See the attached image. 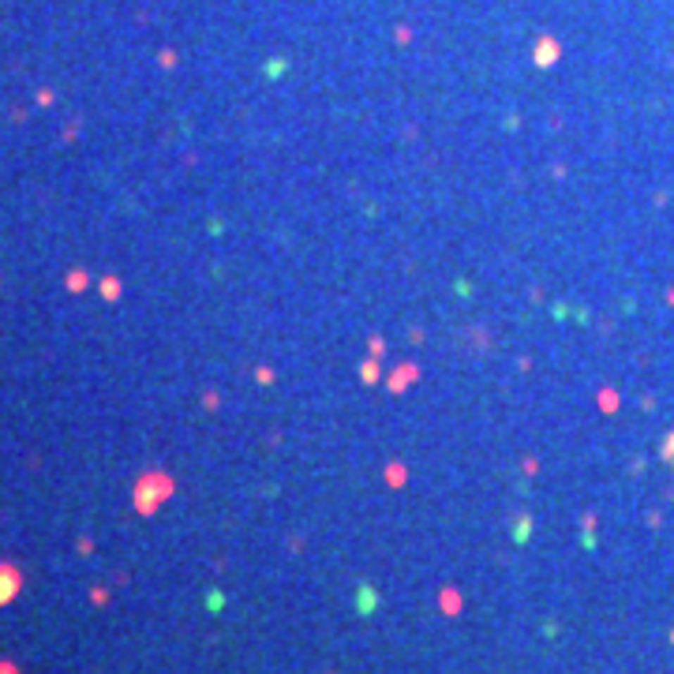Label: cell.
Listing matches in <instances>:
<instances>
[{"label":"cell","mask_w":674,"mask_h":674,"mask_svg":"<svg viewBox=\"0 0 674 674\" xmlns=\"http://www.w3.org/2000/svg\"><path fill=\"white\" fill-rule=\"evenodd\" d=\"M15 592H19V573L11 566H0V603L15 599Z\"/></svg>","instance_id":"cell-1"},{"label":"cell","mask_w":674,"mask_h":674,"mask_svg":"<svg viewBox=\"0 0 674 674\" xmlns=\"http://www.w3.org/2000/svg\"><path fill=\"white\" fill-rule=\"evenodd\" d=\"M371 603H375V596L363 588V592H360V611H371Z\"/></svg>","instance_id":"cell-2"}]
</instances>
